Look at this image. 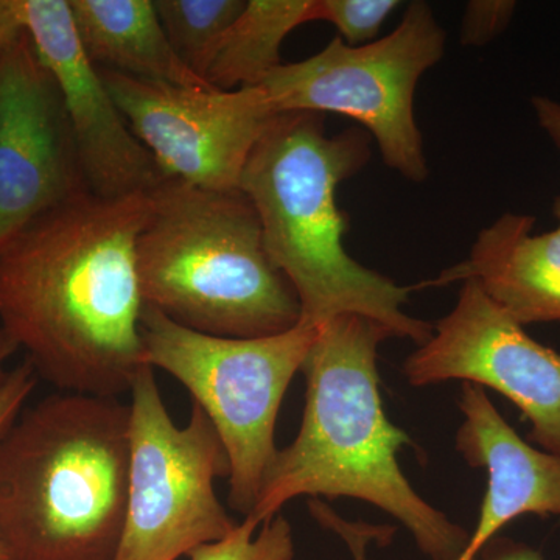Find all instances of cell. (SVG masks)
Listing matches in <instances>:
<instances>
[{
	"instance_id": "1",
	"label": "cell",
	"mask_w": 560,
	"mask_h": 560,
	"mask_svg": "<svg viewBox=\"0 0 560 560\" xmlns=\"http://www.w3.org/2000/svg\"><path fill=\"white\" fill-rule=\"evenodd\" d=\"M150 212V194L88 191L0 254V326L58 390L120 399L147 366L136 246Z\"/></svg>"
},
{
	"instance_id": "2",
	"label": "cell",
	"mask_w": 560,
	"mask_h": 560,
	"mask_svg": "<svg viewBox=\"0 0 560 560\" xmlns=\"http://www.w3.org/2000/svg\"><path fill=\"white\" fill-rule=\"evenodd\" d=\"M393 338L382 324L341 315L318 327L302 371L307 381L300 433L279 448L248 515L257 525L298 497H349L405 526L431 560H456L470 533L411 488L397 455L411 438L383 410L377 350Z\"/></svg>"
},
{
	"instance_id": "3",
	"label": "cell",
	"mask_w": 560,
	"mask_h": 560,
	"mask_svg": "<svg viewBox=\"0 0 560 560\" xmlns=\"http://www.w3.org/2000/svg\"><path fill=\"white\" fill-rule=\"evenodd\" d=\"M370 156L364 132L329 136L319 114L280 113L250 151L238 189L256 209L268 254L296 291L301 324L360 315L422 346L433 326L404 312L415 289L363 267L345 248L349 220L338 187Z\"/></svg>"
},
{
	"instance_id": "4",
	"label": "cell",
	"mask_w": 560,
	"mask_h": 560,
	"mask_svg": "<svg viewBox=\"0 0 560 560\" xmlns=\"http://www.w3.org/2000/svg\"><path fill=\"white\" fill-rule=\"evenodd\" d=\"M130 405L58 393L0 436L7 560H114L127 512Z\"/></svg>"
},
{
	"instance_id": "5",
	"label": "cell",
	"mask_w": 560,
	"mask_h": 560,
	"mask_svg": "<svg viewBox=\"0 0 560 560\" xmlns=\"http://www.w3.org/2000/svg\"><path fill=\"white\" fill-rule=\"evenodd\" d=\"M150 197L136 246L145 305L213 337H272L301 323L296 291L268 254L241 189L164 179Z\"/></svg>"
},
{
	"instance_id": "6",
	"label": "cell",
	"mask_w": 560,
	"mask_h": 560,
	"mask_svg": "<svg viewBox=\"0 0 560 560\" xmlns=\"http://www.w3.org/2000/svg\"><path fill=\"white\" fill-rule=\"evenodd\" d=\"M140 327L147 366L176 378L215 427L230 459V506L248 517L278 455L280 405L318 327L300 323L272 337H213L150 305H143Z\"/></svg>"
},
{
	"instance_id": "7",
	"label": "cell",
	"mask_w": 560,
	"mask_h": 560,
	"mask_svg": "<svg viewBox=\"0 0 560 560\" xmlns=\"http://www.w3.org/2000/svg\"><path fill=\"white\" fill-rule=\"evenodd\" d=\"M445 32L427 2L405 10L385 38L349 46L337 36L307 60L280 65L261 81L276 113H334L371 132L383 162L411 183L429 178L415 116L420 77L444 57Z\"/></svg>"
},
{
	"instance_id": "8",
	"label": "cell",
	"mask_w": 560,
	"mask_h": 560,
	"mask_svg": "<svg viewBox=\"0 0 560 560\" xmlns=\"http://www.w3.org/2000/svg\"><path fill=\"white\" fill-rule=\"evenodd\" d=\"M127 512L114 560H178L235 528L217 495L230 478V459L208 415L194 404L176 425L153 368L143 366L130 389Z\"/></svg>"
},
{
	"instance_id": "9",
	"label": "cell",
	"mask_w": 560,
	"mask_h": 560,
	"mask_svg": "<svg viewBox=\"0 0 560 560\" xmlns=\"http://www.w3.org/2000/svg\"><path fill=\"white\" fill-rule=\"evenodd\" d=\"M98 70L162 176L202 189L237 190L250 151L278 114L260 86L194 90Z\"/></svg>"
},
{
	"instance_id": "10",
	"label": "cell",
	"mask_w": 560,
	"mask_h": 560,
	"mask_svg": "<svg viewBox=\"0 0 560 560\" xmlns=\"http://www.w3.org/2000/svg\"><path fill=\"white\" fill-rule=\"evenodd\" d=\"M401 371L411 386L460 381L495 389L529 420L530 440L560 456V353L533 340L477 280H464L453 311Z\"/></svg>"
},
{
	"instance_id": "11",
	"label": "cell",
	"mask_w": 560,
	"mask_h": 560,
	"mask_svg": "<svg viewBox=\"0 0 560 560\" xmlns=\"http://www.w3.org/2000/svg\"><path fill=\"white\" fill-rule=\"evenodd\" d=\"M88 191L61 92L22 31L0 54V254Z\"/></svg>"
},
{
	"instance_id": "12",
	"label": "cell",
	"mask_w": 560,
	"mask_h": 560,
	"mask_svg": "<svg viewBox=\"0 0 560 560\" xmlns=\"http://www.w3.org/2000/svg\"><path fill=\"white\" fill-rule=\"evenodd\" d=\"M20 10L22 27L61 92L91 194H151L165 178L81 49L69 0H20Z\"/></svg>"
},
{
	"instance_id": "13",
	"label": "cell",
	"mask_w": 560,
	"mask_h": 560,
	"mask_svg": "<svg viewBox=\"0 0 560 560\" xmlns=\"http://www.w3.org/2000/svg\"><path fill=\"white\" fill-rule=\"evenodd\" d=\"M459 410L466 419L456 434V451L474 469L488 471L477 528L456 559L471 560L515 518L560 515V456L523 441L480 385L463 383Z\"/></svg>"
},
{
	"instance_id": "14",
	"label": "cell",
	"mask_w": 560,
	"mask_h": 560,
	"mask_svg": "<svg viewBox=\"0 0 560 560\" xmlns=\"http://www.w3.org/2000/svg\"><path fill=\"white\" fill-rule=\"evenodd\" d=\"M558 226L533 234L536 217L504 213L478 234L469 257L415 290L474 279L523 327L560 320V194L552 202Z\"/></svg>"
},
{
	"instance_id": "15",
	"label": "cell",
	"mask_w": 560,
	"mask_h": 560,
	"mask_svg": "<svg viewBox=\"0 0 560 560\" xmlns=\"http://www.w3.org/2000/svg\"><path fill=\"white\" fill-rule=\"evenodd\" d=\"M77 36L92 65L136 79L208 90L168 43L153 0H69Z\"/></svg>"
},
{
	"instance_id": "16",
	"label": "cell",
	"mask_w": 560,
	"mask_h": 560,
	"mask_svg": "<svg viewBox=\"0 0 560 560\" xmlns=\"http://www.w3.org/2000/svg\"><path fill=\"white\" fill-rule=\"evenodd\" d=\"M319 0H249L231 25L206 77L220 91L260 86L280 62L294 28L318 21Z\"/></svg>"
},
{
	"instance_id": "17",
	"label": "cell",
	"mask_w": 560,
	"mask_h": 560,
	"mask_svg": "<svg viewBox=\"0 0 560 560\" xmlns=\"http://www.w3.org/2000/svg\"><path fill=\"white\" fill-rule=\"evenodd\" d=\"M176 57L206 81L224 36L245 9L243 0H153Z\"/></svg>"
},
{
	"instance_id": "18",
	"label": "cell",
	"mask_w": 560,
	"mask_h": 560,
	"mask_svg": "<svg viewBox=\"0 0 560 560\" xmlns=\"http://www.w3.org/2000/svg\"><path fill=\"white\" fill-rule=\"evenodd\" d=\"M189 559L293 560V529L280 512L261 525L245 517L223 539L201 545L191 551Z\"/></svg>"
},
{
	"instance_id": "19",
	"label": "cell",
	"mask_w": 560,
	"mask_h": 560,
	"mask_svg": "<svg viewBox=\"0 0 560 560\" xmlns=\"http://www.w3.org/2000/svg\"><path fill=\"white\" fill-rule=\"evenodd\" d=\"M397 0H319L318 21L329 22L349 46H363L381 32Z\"/></svg>"
},
{
	"instance_id": "20",
	"label": "cell",
	"mask_w": 560,
	"mask_h": 560,
	"mask_svg": "<svg viewBox=\"0 0 560 560\" xmlns=\"http://www.w3.org/2000/svg\"><path fill=\"white\" fill-rule=\"evenodd\" d=\"M517 3L512 0H475L467 3L460 43L464 46H486L506 31L514 18Z\"/></svg>"
},
{
	"instance_id": "21",
	"label": "cell",
	"mask_w": 560,
	"mask_h": 560,
	"mask_svg": "<svg viewBox=\"0 0 560 560\" xmlns=\"http://www.w3.org/2000/svg\"><path fill=\"white\" fill-rule=\"evenodd\" d=\"M38 375L28 361L11 368L0 388V436L9 430L14 419L27 407L28 397L36 388Z\"/></svg>"
},
{
	"instance_id": "22",
	"label": "cell",
	"mask_w": 560,
	"mask_h": 560,
	"mask_svg": "<svg viewBox=\"0 0 560 560\" xmlns=\"http://www.w3.org/2000/svg\"><path fill=\"white\" fill-rule=\"evenodd\" d=\"M471 560H544V556L522 541L493 537Z\"/></svg>"
},
{
	"instance_id": "23",
	"label": "cell",
	"mask_w": 560,
	"mask_h": 560,
	"mask_svg": "<svg viewBox=\"0 0 560 560\" xmlns=\"http://www.w3.org/2000/svg\"><path fill=\"white\" fill-rule=\"evenodd\" d=\"M530 105H533L541 130L547 132L548 138L560 149V102L544 97V95H536L530 101Z\"/></svg>"
},
{
	"instance_id": "24",
	"label": "cell",
	"mask_w": 560,
	"mask_h": 560,
	"mask_svg": "<svg viewBox=\"0 0 560 560\" xmlns=\"http://www.w3.org/2000/svg\"><path fill=\"white\" fill-rule=\"evenodd\" d=\"M22 31L20 0H0V54Z\"/></svg>"
},
{
	"instance_id": "25",
	"label": "cell",
	"mask_w": 560,
	"mask_h": 560,
	"mask_svg": "<svg viewBox=\"0 0 560 560\" xmlns=\"http://www.w3.org/2000/svg\"><path fill=\"white\" fill-rule=\"evenodd\" d=\"M18 350L20 349H18L16 342L11 340L9 334L0 326V388H2L3 382H5L7 375L10 372L7 364H9V360Z\"/></svg>"
},
{
	"instance_id": "26",
	"label": "cell",
	"mask_w": 560,
	"mask_h": 560,
	"mask_svg": "<svg viewBox=\"0 0 560 560\" xmlns=\"http://www.w3.org/2000/svg\"><path fill=\"white\" fill-rule=\"evenodd\" d=\"M0 560H7V555L2 547H0Z\"/></svg>"
}]
</instances>
